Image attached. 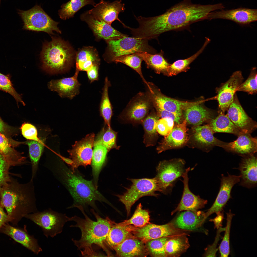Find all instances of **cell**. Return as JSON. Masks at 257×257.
Returning a JSON list of instances; mask_svg holds the SVG:
<instances>
[{
	"instance_id": "6da1fadb",
	"label": "cell",
	"mask_w": 257,
	"mask_h": 257,
	"mask_svg": "<svg viewBox=\"0 0 257 257\" xmlns=\"http://www.w3.org/2000/svg\"><path fill=\"white\" fill-rule=\"evenodd\" d=\"M224 8L221 3L203 5L193 4L191 0H184L160 15L139 16L137 20L138 31L143 39L149 40L156 38L164 32L180 29L193 23L207 20L210 13Z\"/></svg>"
},
{
	"instance_id": "7a4b0ae2",
	"label": "cell",
	"mask_w": 257,
	"mask_h": 257,
	"mask_svg": "<svg viewBox=\"0 0 257 257\" xmlns=\"http://www.w3.org/2000/svg\"><path fill=\"white\" fill-rule=\"evenodd\" d=\"M46 168L54 177L68 190L74 200L73 204L68 208H78L89 205L96 210L95 202L109 203L97 190L92 181L87 180L68 168L63 162L47 166Z\"/></svg>"
},
{
	"instance_id": "3957f363",
	"label": "cell",
	"mask_w": 257,
	"mask_h": 257,
	"mask_svg": "<svg viewBox=\"0 0 257 257\" xmlns=\"http://www.w3.org/2000/svg\"><path fill=\"white\" fill-rule=\"evenodd\" d=\"M84 217V218L76 216L69 217V221H74L76 223L71 227H76L81 230V236L80 239L72 240L75 245L81 251L82 255L85 256H94L98 255L94 251L93 246L97 245L102 248L107 256H111V254L106 245V240L109 232L114 222L108 217L105 218L101 217L93 210L92 213L94 216L96 221L90 219L85 214L82 207L78 208Z\"/></svg>"
},
{
	"instance_id": "277c9868",
	"label": "cell",
	"mask_w": 257,
	"mask_h": 257,
	"mask_svg": "<svg viewBox=\"0 0 257 257\" xmlns=\"http://www.w3.org/2000/svg\"><path fill=\"white\" fill-rule=\"evenodd\" d=\"M34 187L33 180L22 184L10 178L2 188L0 203L13 226L26 215L38 211Z\"/></svg>"
},
{
	"instance_id": "5b68a950",
	"label": "cell",
	"mask_w": 257,
	"mask_h": 257,
	"mask_svg": "<svg viewBox=\"0 0 257 257\" xmlns=\"http://www.w3.org/2000/svg\"><path fill=\"white\" fill-rule=\"evenodd\" d=\"M40 57L42 69L54 74L68 70L72 54L70 47L66 42L59 37H52L51 41L43 44Z\"/></svg>"
},
{
	"instance_id": "8992f818",
	"label": "cell",
	"mask_w": 257,
	"mask_h": 257,
	"mask_svg": "<svg viewBox=\"0 0 257 257\" xmlns=\"http://www.w3.org/2000/svg\"><path fill=\"white\" fill-rule=\"evenodd\" d=\"M129 180L132 183L131 186L126 188V191L123 194L116 195L119 201L124 205L128 216L130 213L132 206L140 198L147 196L157 197L159 194L156 192H160L158 184L155 177Z\"/></svg>"
},
{
	"instance_id": "52a82bcc",
	"label": "cell",
	"mask_w": 257,
	"mask_h": 257,
	"mask_svg": "<svg viewBox=\"0 0 257 257\" xmlns=\"http://www.w3.org/2000/svg\"><path fill=\"white\" fill-rule=\"evenodd\" d=\"M148 41L146 39L128 36L107 41L111 60L114 62L120 56L138 52L155 54L156 50L149 44Z\"/></svg>"
},
{
	"instance_id": "ba28073f",
	"label": "cell",
	"mask_w": 257,
	"mask_h": 257,
	"mask_svg": "<svg viewBox=\"0 0 257 257\" xmlns=\"http://www.w3.org/2000/svg\"><path fill=\"white\" fill-rule=\"evenodd\" d=\"M40 227L47 238L53 237L61 233L65 223L69 221L65 214L59 213L50 208L43 211L27 214L24 217Z\"/></svg>"
},
{
	"instance_id": "9c48e42d",
	"label": "cell",
	"mask_w": 257,
	"mask_h": 257,
	"mask_svg": "<svg viewBox=\"0 0 257 257\" xmlns=\"http://www.w3.org/2000/svg\"><path fill=\"white\" fill-rule=\"evenodd\" d=\"M19 13L25 30L43 31L51 34H53V31L61 33L57 26L59 23L54 20L40 6L35 5L27 10H20Z\"/></svg>"
},
{
	"instance_id": "30bf717a",
	"label": "cell",
	"mask_w": 257,
	"mask_h": 257,
	"mask_svg": "<svg viewBox=\"0 0 257 257\" xmlns=\"http://www.w3.org/2000/svg\"><path fill=\"white\" fill-rule=\"evenodd\" d=\"M185 161L181 158H174L160 162L156 167L155 177L160 192L164 194L171 191L175 181L182 176L184 169Z\"/></svg>"
},
{
	"instance_id": "8fae6325",
	"label": "cell",
	"mask_w": 257,
	"mask_h": 257,
	"mask_svg": "<svg viewBox=\"0 0 257 257\" xmlns=\"http://www.w3.org/2000/svg\"><path fill=\"white\" fill-rule=\"evenodd\" d=\"M131 230L133 236L145 243L163 237L187 234V231H188L177 228L172 222L161 225L150 223L141 227L131 226Z\"/></svg>"
},
{
	"instance_id": "7c38bea8",
	"label": "cell",
	"mask_w": 257,
	"mask_h": 257,
	"mask_svg": "<svg viewBox=\"0 0 257 257\" xmlns=\"http://www.w3.org/2000/svg\"><path fill=\"white\" fill-rule=\"evenodd\" d=\"M94 134L90 133L81 140L76 141L72 148L68 151L72 162L71 169L73 171L80 166H86L91 163Z\"/></svg>"
},
{
	"instance_id": "4fadbf2b",
	"label": "cell",
	"mask_w": 257,
	"mask_h": 257,
	"mask_svg": "<svg viewBox=\"0 0 257 257\" xmlns=\"http://www.w3.org/2000/svg\"><path fill=\"white\" fill-rule=\"evenodd\" d=\"M243 78L240 71L233 72L228 80L217 89L215 97L218 103L219 113L224 114L233 101L237 89Z\"/></svg>"
},
{
	"instance_id": "5bb4252c",
	"label": "cell",
	"mask_w": 257,
	"mask_h": 257,
	"mask_svg": "<svg viewBox=\"0 0 257 257\" xmlns=\"http://www.w3.org/2000/svg\"><path fill=\"white\" fill-rule=\"evenodd\" d=\"M94 7L88 11L95 18L110 25L116 20L119 22L123 26L125 25L118 18L119 14L123 12L125 9V4L122 3L121 0H116L110 2L101 0Z\"/></svg>"
},
{
	"instance_id": "9a60e30c",
	"label": "cell",
	"mask_w": 257,
	"mask_h": 257,
	"mask_svg": "<svg viewBox=\"0 0 257 257\" xmlns=\"http://www.w3.org/2000/svg\"><path fill=\"white\" fill-rule=\"evenodd\" d=\"M241 176L228 174L227 176H222L220 186L217 197L211 208L204 213V220L214 213L217 215L221 213L223 208L231 198V192L233 186L240 181Z\"/></svg>"
},
{
	"instance_id": "2e32d148",
	"label": "cell",
	"mask_w": 257,
	"mask_h": 257,
	"mask_svg": "<svg viewBox=\"0 0 257 257\" xmlns=\"http://www.w3.org/2000/svg\"><path fill=\"white\" fill-rule=\"evenodd\" d=\"M227 110L226 115L241 132L251 133L257 128V123L246 114L236 94Z\"/></svg>"
},
{
	"instance_id": "e0dca14e",
	"label": "cell",
	"mask_w": 257,
	"mask_h": 257,
	"mask_svg": "<svg viewBox=\"0 0 257 257\" xmlns=\"http://www.w3.org/2000/svg\"><path fill=\"white\" fill-rule=\"evenodd\" d=\"M218 19L231 20L241 25H248L257 20V10L242 8L222 10L210 13L207 20Z\"/></svg>"
},
{
	"instance_id": "ac0fdd59",
	"label": "cell",
	"mask_w": 257,
	"mask_h": 257,
	"mask_svg": "<svg viewBox=\"0 0 257 257\" xmlns=\"http://www.w3.org/2000/svg\"><path fill=\"white\" fill-rule=\"evenodd\" d=\"M189 167L185 169L182 176L184 189L181 201L176 208L171 213L172 215L175 213L183 211L196 212L204 207L208 201L201 198L198 196L193 194L189 189L188 186L189 178L188 173L190 170Z\"/></svg>"
},
{
	"instance_id": "d6986e66",
	"label": "cell",
	"mask_w": 257,
	"mask_h": 257,
	"mask_svg": "<svg viewBox=\"0 0 257 257\" xmlns=\"http://www.w3.org/2000/svg\"><path fill=\"white\" fill-rule=\"evenodd\" d=\"M150 96L155 108L176 114L182 116L183 112L186 108L197 103L182 101L167 97L162 94L152 84Z\"/></svg>"
},
{
	"instance_id": "ffe728a7",
	"label": "cell",
	"mask_w": 257,
	"mask_h": 257,
	"mask_svg": "<svg viewBox=\"0 0 257 257\" xmlns=\"http://www.w3.org/2000/svg\"><path fill=\"white\" fill-rule=\"evenodd\" d=\"M0 232L8 236L35 254L42 251L38 240L33 236L29 235L25 227L23 228L15 227L7 223L0 229Z\"/></svg>"
},
{
	"instance_id": "44dd1931",
	"label": "cell",
	"mask_w": 257,
	"mask_h": 257,
	"mask_svg": "<svg viewBox=\"0 0 257 257\" xmlns=\"http://www.w3.org/2000/svg\"><path fill=\"white\" fill-rule=\"evenodd\" d=\"M186 120L174 127L170 133L164 137L157 148L158 153L168 150L181 147L185 145L189 139Z\"/></svg>"
},
{
	"instance_id": "7402d4cb",
	"label": "cell",
	"mask_w": 257,
	"mask_h": 257,
	"mask_svg": "<svg viewBox=\"0 0 257 257\" xmlns=\"http://www.w3.org/2000/svg\"><path fill=\"white\" fill-rule=\"evenodd\" d=\"M80 18L86 22L97 36L107 41L128 36L116 30L111 25L94 18L88 11L82 14Z\"/></svg>"
},
{
	"instance_id": "603a6c76",
	"label": "cell",
	"mask_w": 257,
	"mask_h": 257,
	"mask_svg": "<svg viewBox=\"0 0 257 257\" xmlns=\"http://www.w3.org/2000/svg\"><path fill=\"white\" fill-rule=\"evenodd\" d=\"M151 101L150 96L139 95L125 112L124 119L133 124L142 123L148 115Z\"/></svg>"
},
{
	"instance_id": "cb8c5ba5",
	"label": "cell",
	"mask_w": 257,
	"mask_h": 257,
	"mask_svg": "<svg viewBox=\"0 0 257 257\" xmlns=\"http://www.w3.org/2000/svg\"><path fill=\"white\" fill-rule=\"evenodd\" d=\"M79 72L76 70L71 77L51 80L48 83V88L57 92L61 98L72 99L79 93L80 84L77 78Z\"/></svg>"
},
{
	"instance_id": "d4e9b609",
	"label": "cell",
	"mask_w": 257,
	"mask_h": 257,
	"mask_svg": "<svg viewBox=\"0 0 257 257\" xmlns=\"http://www.w3.org/2000/svg\"><path fill=\"white\" fill-rule=\"evenodd\" d=\"M236 140L230 143H226L222 148L226 150L240 155L247 156L253 154L257 152V138L253 137L250 133H242Z\"/></svg>"
},
{
	"instance_id": "484cf974",
	"label": "cell",
	"mask_w": 257,
	"mask_h": 257,
	"mask_svg": "<svg viewBox=\"0 0 257 257\" xmlns=\"http://www.w3.org/2000/svg\"><path fill=\"white\" fill-rule=\"evenodd\" d=\"M113 249L115 251L116 255L118 257H146L148 254L145 243L132 236Z\"/></svg>"
},
{
	"instance_id": "4316f807",
	"label": "cell",
	"mask_w": 257,
	"mask_h": 257,
	"mask_svg": "<svg viewBox=\"0 0 257 257\" xmlns=\"http://www.w3.org/2000/svg\"><path fill=\"white\" fill-rule=\"evenodd\" d=\"M204 101H199L183 110L185 119L187 123L194 126H199L206 122H209L215 117L214 112L201 104Z\"/></svg>"
},
{
	"instance_id": "83f0119b",
	"label": "cell",
	"mask_w": 257,
	"mask_h": 257,
	"mask_svg": "<svg viewBox=\"0 0 257 257\" xmlns=\"http://www.w3.org/2000/svg\"><path fill=\"white\" fill-rule=\"evenodd\" d=\"M238 169L241 176L240 184L248 188L257 184V158L253 154L245 156L242 160Z\"/></svg>"
},
{
	"instance_id": "f1b7e54d",
	"label": "cell",
	"mask_w": 257,
	"mask_h": 257,
	"mask_svg": "<svg viewBox=\"0 0 257 257\" xmlns=\"http://www.w3.org/2000/svg\"><path fill=\"white\" fill-rule=\"evenodd\" d=\"M192 136L195 142L206 148L217 146L222 147L225 142L216 138L208 124L194 126L192 129Z\"/></svg>"
},
{
	"instance_id": "f546056e",
	"label": "cell",
	"mask_w": 257,
	"mask_h": 257,
	"mask_svg": "<svg viewBox=\"0 0 257 257\" xmlns=\"http://www.w3.org/2000/svg\"><path fill=\"white\" fill-rule=\"evenodd\" d=\"M204 213L200 211H186L180 213L173 223L177 228L191 231L202 225L205 221Z\"/></svg>"
},
{
	"instance_id": "4dcf8cb0",
	"label": "cell",
	"mask_w": 257,
	"mask_h": 257,
	"mask_svg": "<svg viewBox=\"0 0 257 257\" xmlns=\"http://www.w3.org/2000/svg\"><path fill=\"white\" fill-rule=\"evenodd\" d=\"M135 53L142 58L147 68L153 69L158 74H166L170 64L164 58L162 51L157 54H152L144 52Z\"/></svg>"
},
{
	"instance_id": "1f68e13d",
	"label": "cell",
	"mask_w": 257,
	"mask_h": 257,
	"mask_svg": "<svg viewBox=\"0 0 257 257\" xmlns=\"http://www.w3.org/2000/svg\"><path fill=\"white\" fill-rule=\"evenodd\" d=\"M187 235L176 236L167 241L165 247L166 257H179L186 251L190 246Z\"/></svg>"
},
{
	"instance_id": "d6a6232c",
	"label": "cell",
	"mask_w": 257,
	"mask_h": 257,
	"mask_svg": "<svg viewBox=\"0 0 257 257\" xmlns=\"http://www.w3.org/2000/svg\"><path fill=\"white\" fill-rule=\"evenodd\" d=\"M131 236L130 225H122L114 222L107 236L106 245L113 249Z\"/></svg>"
},
{
	"instance_id": "836d02e7",
	"label": "cell",
	"mask_w": 257,
	"mask_h": 257,
	"mask_svg": "<svg viewBox=\"0 0 257 257\" xmlns=\"http://www.w3.org/2000/svg\"><path fill=\"white\" fill-rule=\"evenodd\" d=\"M208 124L214 133H227L238 136L244 133L241 132L224 114H219L217 117L211 119Z\"/></svg>"
},
{
	"instance_id": "e575fe53",
	"label": "cell",
	"mask_w": 257,
	"mask_h": 257,
	"mask_svg": "<svg viewBox=\"0 0 257 257\" xmlns=\"http://www.w3.org/2000/svg\"><path fill=\"white\" fill-rule=\"evenodd\" d=\"M0 152L10 166L25 164L28 163L25 157L22 156L11 147L7 138L0 133Z\"/></svg>"
},
{
	"instance_id": "d590c367",
	"label": "cell",
	"mask_w": 257,
	"mask_h": 257,
	"mask_svg": "<svg viewBox=\"0 0 257 257\" xmlns=\"http://www.w3.org/2000/svg\"><path fill=\"white\" fill-rule=\"evenodd\" d=\"M159 118L157 114L152 112L142 123L144 132L143 142L146 147L153 146L155 144L158 138L156 125Z\"/></svg>"
},
{
	"instance_id": "8d00e7d4",
	"label": "cell",
	"mask_w": 257,
	"mask_h": 257,
	"mask_svg": "<svg viewBox=\"0 0 257 257\" xmlns=\"http://www.w3.org/2000/svg\"><path fill=\"white\" fill-rule=\"evenodd\" d=\"M98 55L95 51L87 48L81 49L77 53L76 60V70L87 71L94 63H99Z\"/></svg>"
},
{
	"instance_id": "74e56055",
	"label": "cell",
	"mask_w": 257,
	"mask_h": 257,
	"mask_svg": "<svg viewBox=\"0 0 257 257\" xmlns=\"http://www.w3.org/2000/svg\"><path fill=\"white\" fill-rule=\"evenodd\" d=\"M210 41L209 39L206 38L205 42L202 47L195 54L186 59L179 60L170 64L166 75L171 76L187 70L189 69V65L190 64L202 53Z\"/></svg>"
},
{
	"instance_id": "f35d334b",
	"label": "cell",
	"mask_w": 257,
	"mask_h": 257,
	"mask_svg": "<svg viewBox=\"0 0 257 257\" xmlns=\"http://www.w3.org/2000/svg\"><path fill=\"white\" fill-rule=\"evenodd\" d=\"M26 143L29 148V155L32 166L30 180H33L38 169L39 160L44 148V142L42 140L40 139L38 141L29 140Z\"/></svg>"
},
{
	"instance_id": "ab89813d",
	"label": "cell",
	"mask_w": 257,
	"mask_h": 257,
	"mask_svg": "<svg viewBox=\"0 0 257 257\" xmlns=\"http://www.w3.org/2000/svg\"><path fill=\"white\" fill-rule=\"evenodd\" d=\"M92 165L94 184L97 188V183L100 172L105 162L108 151L105 147L101 145L94 146Z\"/></svg>"
},
{
	"instance_id": "60d3db41",
	"label": "cell",
	"mask_w": 257,
	"mask_h": 257,
	"mask_svg": "<svg viewBox=\"0 0 257 257\" xmlns=\"http://www.w3.org/2000/svg\"><path fill=\"white\" fill-rule=\"evenodd\" d=\"M96 4L94 0H70L62 4L59 14L61 19L66 20L73 17L78 11L86 5H90L94 6Z\"/></svg>"
},
{
	"instance_id": "b9f144b4",
	"label": "cell",
	"mask_w": 257,
	"mask_h": 257,
	"mask_svg": "<svg viewBox=\"0 0 257 257\" xmlns=\"http://www.w3.org/2000/svg\"><path fill=\"white\" fill-rule=\"evenodd\" d=\"M110 82L107 77L105 79L101 102L99 111L108 126L110 127L111 120L113 114L112 108L108 94V89L110 86Z\"/></svg>"
},
{
	"instance_id": "7bdbcfd3",
	"label": "cell",
	"mask_w": 257,
	"mask_h": 257,
	"mask_svg": "<svg viewBox=\"0 0 257 257\" xmlns=\"http://www.w3.org/2000/svg\"><path fill=\"white\" fill-rule=\"evenodd\" d=\"M117 133L112 129L111 127L104 128L94 140L93 146L101 145L105 147L109 152L111 149H119L120 146L116 144Z\"/></svg>"
},
{
	"instance_id": "ee69618b",
	"label": "cell",
	"mask_w": 257,
	"mask_h": 257,
	"mask_svg": "<svg viewBox=\"0 0 257 257\" xmlns=\"http://www.w3.org/2000/svg\"><path fill=\"white\" fill-rule=\"evenodd\" d=\"M150 216L148 210L143 209L141 203L137 206L132 217L129 219L119 223L122 225H133L136 227H143L149 223Z\"/></svg>"
},
{
	"instance_id": "f6af8a7d",
	"label": "cell",
	"mask_w": 257,
	"mask_h": 257,
	"mask_svg": "<svg viewBox=\"0 0 257 257\" xmlns=\"http://www.w3.org/2000/svg\"><path fill=\"white\" fill-rule=\"evenodd\" d=\"M143 61L142 58L135 53L120 56L116 59L114 62L116 63H120L124 64L135 71L147 85L149 90H150L151 87L144 77L142 73L141 63Z\"/></svg>"
},
{
	"instance_id": "bcb514c9",
	"label": "cell",
	"mask_w": 257,
	"mask_h": 257,
	"mask_svg": "<svg viewBox=\"0 0 257 257\" xmlns=\"http://www.w3.org/2000/svg\"><path fill=\"white\" fill-rule=\"evenodd\" d=\"M174 236L163 237L146 242L145 246L148 254L153 257H166L165 243L167 241Z\"/></svg>"
},
{
	"instance_id": "7dc6e473",
	"label": "cell",
	"mask_w": 257,
	"mask_h": 257,
	"mask_svg": "<svg viewBox=\"0 0 257 257\" xmlns=\"http://www.w3.org/2000/svg\"><path fill=\"white\" fill-rule=\"evenodd\" d=\"M234 215L231 210L227 213V223L224 235L219 247L221 257H227L230 253V233L232 220Z\"/></svg>"
},
{
	"instance_id": "c3c4849f",
	"label": "cell",
	"mask_w": 257,
	"mask_h": 257,
	"mask_svg": "<svg viewBox=\"0 0 257 257\" xmlns=\"http://www.w3.org/2000/svg\"><path fill=\"white\" fill-rule=\"evenodd\" d=\"M257 68L253 67L247 79L242 82L237 89L236 91H242L249 94H253L257 93Z\"/></svg>"
},
{
	"instance_id": "681fc988",
	"label": "cell",
	"mask_w": 257,
	"mask_h": 257,
	"mask_svg": "<svg viewBox=\"0 0 257 257\" xmlns=\"http://www.w3.org/2000/svg\"><path fill=\"white\" fill-rule=\"evenodd\" d=\"M0 89L12 95L17 102H20L24 105L25 104L20 95L18 93L13 87L9 77L0 73Z\"/></svg>"
},
{
	"instance_id": "f907efd6",
	"label": "cell",
	"mask_w": 257,
	"mask_h": 257,
	"mask_svg": "<svg viewBox=\"0 0 257 257\" xmlns=\"http://www.w3.org/2000/svg\"><path fill=\"white\" fill-rule=\"evenodd\" d=\"M174 123L173 120L169 118H163L158 119L156 125L157 132L164 137L167 136L172 130L174 126Z\"/></svg>"
},
{
	"instance_id": "816d5d0a",
	"label": "cell",
	"mask_w": 257,
	"mask_h": 257,
	"mask_svg": "<svg viewBox=\"0 0 257 257\" xmlns=\"http://www.w3.org/2000/svg\"><path fill=\"white\" fill-rule=\"evenodd\" d=\"M10 166L0 152V193L3 187L10 179L9 173Z\"/></svg>"
},
{
	"instance_id": "f5cc1de1",
	"label": "cell",
	"mask_w": 257,
	"mask_h": 257,
	"mask_svg": "<svg viewBox=\"0 0 257 257\" xmlns=\"http://www.w3.org/2000/svg\"><path fill=\"white\" fill-rule=\"evenodd\" d=\"M21 129L23 136L27 139L37 141L40 139L38 137L36 127L32 124L24 123L22 125Z\"/></svg>"
},
{
	"instance_id": "db71d44e",
	"label": "cell",
	"mask_w": 257,
	"mask_h": 257,
	"mask_svg": "<svg viewBox=\"0 0 257 257\" xmlns=\"http://www.w3.org/2000/svg\"><path fill=\"white\" fill-rule=\"evenodd\" d=\"M225 230V227H221L218 229L213 243L211 245L208 246L205 249V252L203 255L204 257H216L218 249L217 245L219 240L221 233Z\"/></svg>"
},
{
	"instance_id": "11a10c76",
	"label": "cell",
	"mask_w": 257,
	"mask_h": 257,
	"mask_svg": "<svg viewBox=\"0 0 257 257\" xmlns=\"http://www.w3.org/2000/svg\"><path fill=\"white\" fill-rule=\"evenodd\" d=\"M157 116L161 118L168 117L172 119L174 122L177 124L181 123L182 116L176 114L171 112L158 108H155Z\"/></svg>"
},
{
	"instance_id": "9f6ffc18",
	"label": "cell",
	"mask_w": 257,
	"mask_h": 257,
	"mask_svg": "<svg viewBox=\"0 0 257 257\" xmlns=\"http://www.w3.org/2000/svg\"><path fill=\"white\" fill-rule=\"evenodd\" d=\"M99 63H94L87 71L88 78L91 83L98 80Z\"/></svg>"
},
{
	"instance_id": "6f0895ef",
	"label": "cell",
	"mask_w": 257,
	"mask_h": 257,
	"mask_svg": "<svg viewBox=\"0 0 257 257\" xmlns=\"http://www.w3.org/2000/svg\"><path fill=\"white\" fill-rule=\"evenodd\" d=\"M0 203V229L5 224L10 222L9 219Z\"/></svg>"
},
{
	"instance_id": "680465c9",
	"label": "cell",
	"mask_w": 257,
	"mask_h": 257,
	"mask_svg": "<svg viewBox=\"0 0 257 257\" xmlns=\"http://www.w3.org/2000/svg\"><path fill=\"white\" fill-rule=\"evenodd\" d=\"M221 213L217 215V216L213 219H210V221L213 222H214L215 227L218 229L221 227V223L223 219V215Z\"/></svg>"
},
{
	"instance_id": "91938a15",
	"label": "cell",
	"mask_w": 257,
	"mask_h": 257,
	"mask_svg": "<svg viewBox=\"0 0 257 257\" xmlns=\"http://www.w3.org/2000/svg\"><path fill=\"white\" fill-rule=\"evenodd\" d=\"M6 128L5 124L0 119V133L4 134L6 132Z\"/></svg>"
},
{
	"instance_id": "94428289",
	"label": "cell",
	"mask_w": 257,
	"mask_h": 257,
	"mask_svg": "<svg viewBox=\"0 0 257 257\" xmlns=\"http://www.w3.org/2000/svg\"></svg>"
}]
</instances>
